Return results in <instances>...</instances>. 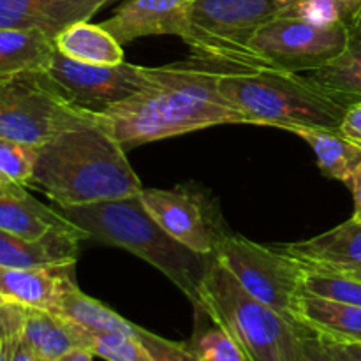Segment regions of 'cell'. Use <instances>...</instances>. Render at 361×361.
<instances>
[{"mask_svg": "<svg viewBox=\"0 0 361 361\" xmlns=\"http://www.w3.org/2000/svg\"><path fill=\"white\" fill-rule=\"evenodd\" d=\"M356 7L345 0H289L281 16L302 18L316 25L351 23Z\"/></svg>", "mask_w": 361, "mask_h": 361, "instance_id": "cell-28", "label": "cell"}, {"mask_svg": "<svg viewBox=\"0 0 361 361\" xmlns=\"http://www.w3.org/2000/svg\"><path fill=\"white\" fill-rule=\"evenodd\" d=\"M73 222L46 207L25 190V185L0 180V229L37 240L55 229L73 228Z\"/></svg>", "mask_w": 361, "mask_h": 361, "instance_id": "cell-17", "label": "cell"}, {"mask_svg": "<svg viewBox=\"0 0 361 361\" xmlns=\"http://www.w3.org/2000/svg\"><path fill=\"white\" fill-rule=\"evenodd\" d=\"M134 338L143 344L148 355L154 361H200L192 355L187 342H173L145 330V328L136 326Z\"/></svg>", "mask_w": 361, "mask_h": 361, "instance_id": "cell-30", "label": "cell"}, {"mask_svg": "<svg viewBox=\"0 0 361 361\" xmlns=\"http://www.w3.org/2000/svg\"><path fill=\"white\" fill-rule=\"evenodd\" d=\"M351 25H353V27H358V28H361V4L358 6V9H356L355 16H353Z\"/></svg>", "mask_w": 361, "mask_h": 361, "instance_id": "cell-39", "label": "cell"}, {"mask_svg": "<svg viewBox=\"0 0 361 361\" xmlns=\"http://www.w3.org/2000/svg\"><path fill=\"white\" fill-rule=\"evenodd\" d=\"M140 200L164 231L197 254L215 256L222 242L233 235L217 200L197 183L143 189Z\"/></svg>", "mask_w": 361, "mask_h": 361, "instance_id": "cell-10", "label": "cell"}, {"mask_svg": "<svg viewBox=\"0 0 361 361\" xmlns=\"http://www.w3.org/2000/svg\"><path fill=\"white\" fill-rule=\"evenodd\" d=\"M59 316L88 331H101V334H122L127 337H134L136 324L127 321L115 310L106 307L99 300L90 298L78 289V286L71 288L62 296Z\"/></svg>", "mask_w": 361, "mask_h": 361, "instance_id": "cell-24", "label": "cell"}, {"mask_svg": "<svg viewBox=\"0 0 361 361\" xmlns=\"http://www.w3.org/2000/svg\"><path fill=\"white\" fill-rule=\"evenodd\" d=\"M345 2H349V4H353V6L356 7V9H358V6L361 4V0H345Z\"/></svg>", "mask_w": 361, "mask_h": 361, "instance_id": "cell-41", "label": "cell"}, {"mask_svg": "<svg viewBox=\"0 0 361 361\" xmlns=\"http://www.w3.org/2000/svg\"><path fill=\"white\" fill-rule=\"evenodd\" d=\"M319 338L335 361H361V342H338L324 337Z\"/></svg>", "mask_w": 361, "mask_h": 361, "instance_id": "cell-32", "label": "cell"}, {"mask_svg": "<svg viewBox=\"0 0 361 361\" xmlns=\"http://www.w3.org/2000/svg\"><path fill=\"white\" fill-rule=\"evenodd\" d=\"M342 274H348V275H351V277H355V279H358V281H361V268H360V270H353V271H342Z\"/></svg>", "mask_w": 361, "mask_h": 361, "instance_id": "cell-40", "label": "cell"}, {"mask_svg": "<svg viewBox=\"0 0 361 361\" xmlns=\"http://www.w3.org/2000/svg\"><path fill=\"white\" fill-rule=\"evenodd\" d=\"M305 76L334 94L348 108L361 102V28L351 25L344 51L324 67L309 71Z\"/></svg>", "mask_w": 361, "mask_h": 361, "instance_id": "cell-23", "label": "cell"}, {"mask_svg": "<svg viewBox=\"0 0 361 361\" xmlns=\"http://www.w3.org/2000/svg\"><path fill=\"white\" fill-rule=\"evenodd\" d=\"M76 286L74 264L51 268L0 267V303L56 314L62 296Z\"/></svg>", "mask_w": 361, "mask_h": 361, "instance_id": "cell-13", "label": "cell"}, {"mask_svg": "<svg viewBox=\"0 0 361 361\" xmlns=\"http://www.w3.org/2000/svg\"><path fill=\"white\" fill-rule=\"evenodd\" d=\"M286 130L302 137L314 150L321 173L328 178L349 183L361 166V148L338 129L324 127H288Z\"/></svg>", "mask_w": 361, "mask_h": 361, "instance_id": "cell-19", "label": "cell"}, {"mask_svg": "<svg viewBox=\"0 0 361 361\" xmlns=\"http://www.w3.org/2000/svg\"><path fill=\"white\" fill-rule=\"evenodd\" d=\"M55 48L62 55L94 66H116L126 62L122 44L102 25L88 21L71 25L55 39Z\"/></svg>", "mask_w": 361, "mask_h": 361, "instance_id": "cell-22", "label": "cell"}, {"mask_svg": "<svg viewBox=\"0 0 361 361\" xmlns=\"http://www.w3.org/2000/svg\"><path fill=\"white\" fill-rule=\"evenodd\" d=\"M87 238L76 226L55 229L37 240L25 238L0 229V267L51 268L76 264L80 242Z\"/></svg>", "mask_w": 361, "mask_h": 361, "instance_id": "cell-15", "label": "cell"}, {"mask_svg": "<svg viewBox=\"0 0 361 361\" xmlns=\"http://www.w3.org/2000/svg\"><path fill=\"white\" fill-rule=\"evenodd\" d=\"M28 187L60 210L140 196V178L122 145L95 116L41 145Z\"/></svg>", "mask_w": 361, "mask_h": 361, "instance_id": "cell-2", "label": "cell"}, {"mask_svg": "<svg viewBox=\"0 0 361 361\" xmlns=\"http://www.w3.org/2000/svg\"><path fill=\"white\" fill-rule=\"evenodd\" d=\"M296 319L316 335L338 342H361V307L334 302L303 291Z\"/></svg>", "mask_w": 361, "mask_h": 361, "instance_id": "cell-18", "label": "cell"}, {"mask_svg": "<svg viewBox=\"0 0 361 361\" xmlns=\"http://www.w3.org/2000/svg\"><path fill=\"white\" fill-rule=\"evenodd\" d=\"M9 361H42L34 353V349L25 342V338L20 335V330L16 331L13 338V349H11Z\"/></svg>", "mask_w": 361, "mask_h": 361, "instance_id": "cell-35", "label": "cell"}, {"mask_svg": "<svg viewBox=\"0 0 361 361\" xmlns=\"http://www.w3.org/2000/svg\"><path fill=\"white\" fill-rule=\"evenodd\" d=\"M59 361H94V353L87 348H74L62 356Z\"/></svg>", "mask_w": 361, "mask_h": 361, "instance_id": "cell-37", "label": "cell"}, {"mask_svg": "<svg viewBox=\"0 0 361 361\" xmlns=\"http://www.w3.org/2000/svg\"><path fill=\"white\" fill-rule=\"evenodd\" d=\"M341 130L349 141H353L355 145H358L361 148V102L358 104H353L345 109V115L342 118Z\"/></svg>", "mask_w": 361, "mask_h": 361, "instance_id": "cell-34", "label": "cell"}, {"mask_svg": "<svg viewBox=\"0 0 361 361\" xmlns=\"http://www.w3.org/2000/svg\"><path fill=\"white\" fill-rule=\"evenodd\" d=\"M81 348H87L94 356L104 361H154L137 338L122 334H101L88 331L74 324Z\"/></svg>", "mask_w": 361, "mask_h": 361, "instance_id": "cell-25", "label": "cell"}, {"mask_svg": "<svg viewBox=\"0 0 361 361\" xmlns=\"http://www.w3.org/2000/svg\"><path fill=\"white\" fill-rule=\"evenodd\" d=\"M349 189L353 190V196H355V214L353 219L361 222V166L355 171V175L349 180Z\"/></svg>", "mask_w": 361, "mask_h": 361, "instance_id": "cell-36", "label": "cell"}, {"mask_svg": "<svg viewBox=\"0 0 361 361\" xmlns=\"http://www.w3.org/2000/svg\"><path fill=\"white\" fill-rule=\"evenodd\" d=\"M109 0H0V28L37 30L55 41L71 25L88 21Z\"/></svg>", "mask_w": 361, "mask_h": 361, "instance_id": "cell-12", "label": "cell"}, {"mask_svg": "<svg viewBox=\"0 0 361 361\" xmlns=\"http://www.w3.org/2000/svg\"><path fill=\"white\" fill-rule=\"evenodd\" d=\"M20 335L42 361H59L71 349L81 348L73 323L48 310L21 307Z\"/></svg>", "mask_w": 361, "mask_h": 361, "instance_id": "cell-20", "label": "cell"}, {"mask_svg": "<svg viewBox=\"0 0 361 361\" xmlns=\"http://www.w3.org/2000/svg\"><path fill=\"white\" fill-rule=\"evenodd\" d=\"M62 214L101 243L120 247L164 274L194 307L201 305V289L215 256H203L173 238L150 217L140 196L66 208Z\"/></svg>", "mask_w": 361, "mask_h": 361, "instance_id": "cell-3", "label": "cell"}, {"mask_svg": "<svg viewBox=\"0 0 361 361\" xmlns=\"http://www.w3.org/2000/svg\"><path fill=\"white\" fill-rule=\"evenodd\" d=\"M46 73L63 94L85 111L102 115L113 106L134 97L150 83L147 67L122 62L94 66L76 62L55 49Z\"/></svg>", "mask_w": 361, "mask_h": 361, "instance_id": "cell-11", "label": "cell"}, {"mask_svg": "<svg viewBox=\"0 0 361 361\" xmlns=\"http://www.w3.org/2000/svg\"><path fill=\"white\" fill-rule=\"evenodd\" d=\"M16 335V334H14ZM13 337L7 338L6 342L2 344V348H0V361H9V356H11V349H13Z\"/></svg>", "mask_w": 361, "mask_h": 361, "instance_id": "cell-38", "label": "cell"}, {"mask_svg": "<svg viewBox=\"0 0 361 361\" xmlns=\"http://www.w3.org/2000/svg\"><path fill=\"white\" fill-rule=\"evenodd\" d=\"M240 69L252 67L197 55L147 67L148 87L97 116L126 152L207 127L243 123L238 109L221 92V78Z\"/></svg>", "mask_w": 361, "mask_h": 361, "instance_id": "cell-1", "label": "cell"}, {"mask_svg": "<svg viewBox=\"0 0 361 361\" xmlns=\"http://www.w3.org/2000/svg\"><path fill=\"white\" fill-rule=\"evenodd\" d=\"M21 326V307L0 303V348Z\"/></svg>", "mask_w": 361, "mask_h": 361, "instance_id": "cell-33", "label": "cell"}, {"mask_svg": "<svg viewBox=\"0 0 361 361\" xmlns=\"http://www.w3.org/2000/svg\"><path fill=\"white\" fill-rule=\"evenodd\" d=\"M55 41L37 30L0 28V81L27 71H46Z\"/></svg>", "mask_w": 361, "mask_h": 361, "instance_id": "cell-21", "label": "cell"}, {"mask_svg": "<svg viewBox=\"0 0 361 361\" xmlns=\"http://www.w3.org/2000/svg\"><path fill=\"white\" fill-rule=\"evenodd\" d=\"M116 2H126V0H109L108 4H116Z\"/></svg>", "mask_w": 361, "mask_h": 361, "instance_id": "cell-42", "label": "cell"}, {"mask_svg": "<svg viewBox=\"0 0 361 361\" xmlns=\"http://www.w3.org/2000/svg\"><path fill=\"white\" fill-rule=\"evenodd\" d=\"M298 361H335L323 345L321 338L314 331L303 330L300 337V358Z\"/></svg>", "mask_w": 361, "mask_h": 361, "instance_id": "cell-31", "label": "cell"}, {"mask_svg": "<svg viewBox=\"0 0 361 361\" xmlns=\"http://www.w3.org/2000/svg\"><path fill=\"white\" fill-rule=\"evenodd\" d=\"M74 104L46 71L0 81V137L41 147L67 129L95 118Z\"/></svg>", "mask_w": 361, "mask_h": 361, "instance_id": "cell-7", "label": "cell"}, {"mask_svg": "<svg viewBox=\"0 0 361 361\" xmlns=\"http://www.w3.org/2000/svg\"><path fill=\"white\" fill-rule=\"evenodd\" d=\"M303 291L334 302L361 307V281L342 271L305 267Z\"/></svg>", "mask_w": 361, "mask_h": 361, "instance_id": "cell-27", "label": "cell"}, {"mask_svg": "<svg viewBox=\"0 0 361 361\" xmlns=\"http://www.w3.org/2000/svg\"><path fill=\"white\" fill-rule=\"evenodd\" d=\"M196 307H203L235 338L247 361H298L305 326L252 298L217 259L204 277L201 305Z\"/></svg>", "mask_w": 361, "mask_h": 361, "instance_id": "cell-5", "label": "cell"}, {"mask_svg": "<svg viewBox=\"0 0 361 361\" xmlns=\"http://www.w3.org/2000/svg\"><path fill=\"white\" fill-rule=\"evenodd\" d=\"M351 35V23L316 25L302 18L279 16L250 39L249 48L264 67L309 73L337 59Z\"/></svg>", "mask_w": 361, "mask_h": 361, "instance_id": "cell-9", "label": "cell"}, {"mask_svg": "<svg viewBox=\"0 0 361 361\" xmlns=\"http://www.w3.org/2000/svg\"><path fill=\"white\" fill-rule=\"evenodd\" d=\"M215 257L252 298L300 324L296 307L303 293L305 264L275 245H259L235 233L222 242Z\"/></svg>", "mask_w": 361, "mask_h": 361, "instance_id": "cell-8", "label": "cell"}, {"mask_svg": "<svg viewBox=\"0 0 361 361\" xmlns=\"http://www.w3.org/2000/svg\"><path fill=\"white\" fill-rule=\"evenodd\" d=\"M39 147L0 137V180L28 185Z\"/></svg>", "mask_w": 361, "mask_h": 361, "instance_id": "cell-29", "label": "cell"}, {"mask_svg": "<svg viewBox=\"0 0 361 361\" xmlns=\"http://www.w3.org/2000/svg\"><path fill=\"white\" fill-rule=\"evenodd\" d=\"M187 345L200 361H247L235 338L210 316L207 324H197V330L194 331V337L187 342Z\"/></svg>", "mask_w": 361, "mask_h": 361, "instance_id": "cell-26", "label": "cell"}, {"mask_svg": "<svg viewBox=\"0 0 361 361\" xmlns=\"http://www.w3.org/2000/svg\"><path fill=\"white\" fill-rule=\"evenodd\" d=\"M309 268L353 271L361 268V222L349 219L337 228L310 240L275 245Z\"/></svg>", "mask_w": 361, "mask_h": 361, "instance_id": "cell-16", "label": "cell"}, {"mask_svg": "<svg viewBox=\"0 0 361 361\" xmlns=\"http://www.w3.org/2000/svg\"><path fill=\"white\" fill-rule=\"evenodd\" d=\"M221 92L243 116V123L341 129L348 106L309 76L271 67L226 73Z\"/></svg>", "mask_w": 361, "mask_h": 361, "instance_id": "cell-4", "label": "cell"}, {"mask_svg": "<svg viewBox=\"0 0 361 361\" xmlns=\"http://www.w3.org/2000/svg\"><path fill=\"white\" fill-rule=\"evenodd\" d=\"M190 0H126L102 27L122 44L148 35H178L187 32Z\"/></svg>", "mask_w": 361, "mask_h": 361, "instance_id": "cell-14", "label": "cell"}, {"mask_svg": "<svg viewBox=\"0 0 361 361\" xmlns=\"http://www.w3.org/2000/svg\"><path fill=\"white\" fill-rule=\"evenodd\" d=\"M289 0H190L183 41L192 55L245 67H264L249 42L268 21L284 13Z\"/></svg>", "mask_w": 361, "mask_h": 361, "instance_id": "cell-6", "label": "cell"}]
</instances>
